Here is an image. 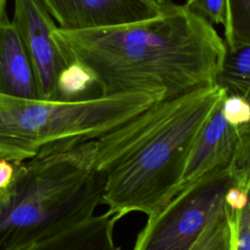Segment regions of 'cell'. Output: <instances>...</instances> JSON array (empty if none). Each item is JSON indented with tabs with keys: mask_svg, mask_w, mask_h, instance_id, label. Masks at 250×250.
Segmentation results:
<instances>
[{
	"mask_svg": "<svg viewBox=\"0 0 250 250\" xmlns=\"http://www.w3.org/2000/svg\"><path fill=\"white\" fill-rule=\"evenodd\" d=\"M215 84L226 94L241 96L250 104V45L234 49L226 47Z\"/></svg>",
	"mask_w": 250,
	"mask_h": 250,
	"instance_id": "11",
	"label": "cell"
},
{
	"mask_svg": "<svg viewBox=\"0 0 250 250\" xmlns=\"http://www.w3.org/2000/svg\"><path fill=\"white\" fill-rule=\"evenodd\" d=\"M222 111L226 120L236 128L250 122V104L241 96L226 94L222 101Z\"/></svg>",
	"mask_w": 250,
	"mask_h": 250,
	"instance_id": "18",
	"label": "cell"
},
{
	"mask_svg": "<svg viewBox=\"0 0 250 250\" xmlns=\"http://www.w3.org/2000/svg\"><path fill=\"white\" fill-rule=\"evenodd\" d=\"M248 189L243 185L237 181L233 183L226 191L224 201L225 205L230 210H240L242 209L248 201Z\"/></svg>",
	"mask_w": 250,
	"mask_h": 250,
	"instance_id": "19",
	"label": "cell"
},
{
	"mask_svg": "<svg viewBox=\"0 0 250 250\" xmlns=\"http://www.w3.org/2000/svg\"><path fill=\"white\" fill-rule=\"evenodd\" d=\"M15 163L0 190V250H22L94 215L105 179L94 165V139L42 148Z\"/></svg>",
	"mask_w": 250,
	"mask_h": 250,
	"instance_id": "3",
	"label": "cell"
},
{
	"mask_svg": "<svg viewBox=\"0 0 250 250\" xmlns=\"http://www.w3.org/2000/svg\"><path fill=\"white\" fill-rule=\"evenodd\" d=\"M232 243L231 221L224 204L188 250H233Z\"/></svg>",
	"mask_w": 250,
	"mask_h": 250,
	"instance_id": "14",
	"label": "cell"
},
{
	"mask_svg": "<svg viewBox=\"0 0 250 250\" xmlns=\"http://www.w3.org/2000/svg\"><path fill=\"white\" fill-rule=\"evenodd\" d=\"M102 97L93 73L82 63L71 61L59 74L56 101L78 102Z\"/></svg>",
	"mask_w": 250,
	"mask_h": 250,
	"instance_id": "12",
	"label": "cell"
},
{
	"mask_svg": "<svg viewBox=\"0 0 250 250\" xmlns=\"http://www.w3.org/2000/svg\"><path fill=\"white\" fill-rule=\"evenodd\" d=\"M160 92H131L78 102L0 95V155L13 162L58 143L97 139L156 102Z\"/></svg>",
	"mask_w": 250,
	"mask_h": 250,
	"instance_id": "4",
	"label": "cell"
},
{
	"mask_svg": "<svg viewBox=\"0 0 250 250\" xmlns=\"http://www.w3.org/2000/svg\"><path fill=\"white\" fill-rule=\"evenodd\" d=\"M222 101L201 128L190 148L178 192L207 173L229 166L233 160L238 144V129L224 117Z\"/></svg>",
	"mask_w": 250,
	"mask_h": 250,
	"instance_id": "8",
	"label": "cell"
},
{
	"mask_svg": "<svg viewBox=\"0 0 250 250\" xmlns=\"http://www.w3.org/2000/svg\"><path fill=\"white\" fill-rule=\"evenodd\" d=\"M15 163L0 155V190L6 188L15 174Z\"/></svg>",
	"mask_w": 250,
	"mask_h": 250,
	"instance_id": "20",
	"label": "cell"
},
{
	"mask_svg": "<svg viewBox=\"0 0 250 250\" xmlns=\"http://www.w3.org/2000/svg\"><path fill=\"white\" fill-rule=\"evenodd\" d=\"M228 210L232 227L233 250H250V192L248 201L242 209Z\"/></svg>",
	"mask_w": 250,
	"mask_h": 250,
	"instance_id": "16",
	"label": "cell"
},
{
	"mask_svg": "<svg viewBox=\"0 0 250 250\" xmlns=\"http://www.w3.org/2000/svg\"><path fill=\"white\" fill-rule=\"evenodd\" d=\"M225 43L228 49L250 45V0H227Z\"/></svg>",
	"mask_w": 250,
	"mask_h": 250,
	"instance_id": "13",
	"label": "cell"
},
{
	"mask_svg": "<svg viewBox=\"0 0 250 250\" xmlns=\"http://www.w3.org/2000/svg\"><path fill=\"white\" fill-rule=\"evenodd\" d=\"M13 21L31 58L40 99L56 101L58 76L71 61L53 36L54 19L40 0H14Z\"/></svg>",
	"mask_w": 250,
	"mask_h": 250,
	"instance_id": "6",
	"label": "cell"
},
{
	"mask_svg": "<svg viewBox=\"0 0 250 250\" xmlns=\"http://www.w3.org/2000/svg\"><path fill=\"white\" fill-rule=\"evenodd\" d=\"M53 36L70 61L93 73L101 96L160 92L171 99L214 85L226 54L211 22L171 1L154 19L81 30L57 26Z\"/></svg>",
	"mask_w": 250,
	"mask_h": 250,
	"instance_id": "1",
	"label": "cell"
},
{
	"mask_svg": "<svg viewBox=\"0 0 250 250\" xmlns=\"http://www.w3.org/2000/svg\"><path fill=\"white\" fill-rule=\"evenodd\" d=\"M235 182L229 165L186 186L157 213L147 217L133 250H188L223 209L225 193Z\"/></svg>",
	"mask_w": 250,
	"mask_h": 250,
	"instance_id": "5",
	"label": "cell"
},
{
	"mask_svg": "<svg viewBox=\"0 0 250 250\" xmlns=\"http://www.w3.org/2000/svg\"><path fill=\"white\" fill-rule=\"evenodd\" d=\"M0 95L41 100L31 58L8 18L0 24Z\"/></svg>",
	"mask_w": 250,
	"mask_h": 250,
	"instance_id": "9",
	"label": "cell"
},
{
	"mask_svg": "<svg viewBox=\"0 0 250 250\" xmlns=\"http://www.w3.org/2000/svg\"><path fill=\"white\" fill-rule=\"evenodd\" d=\"M156 4H158L159 6H162V5H164V4H166L167 2H169L170 0H153Z\"/></svg>",
	"mask_w": 250,
	"mask_h": 250,
	"instance_id": "22",
	"label": "cell"
},
{
	"mask_svg": "<svg viewBox=\"0 0 250 250\" xmlns=\"http://www.w3.org/2000/svg\"><path fill=\"white\" fill-rule=\"evenodd\" d=\"M59 27L81 30L130 24L158 17L153 0H40Z\"/></svg>",
	"mask_w": 250,
	"mask_h": 250,
	"instance_id": "7",
	"label": "cell"
},
{
	"mask_svg": "<svg viewBox=\"0 0 250 250\" xmlns=\"http://www.w3.org/2000/svg\"><path fill=\"white\" fill-rule=\"evenodd\" d=\"M225 95L214 84L161 100L94 139L108 214L117 221L131 212L150 217L178 193L190 148Z\"/></svg>",
	"mask_w": 250,
	"mask_h": 250,
	"instance_id": "2",
	"label": "cell"
},
{
	"mask_svg": "<svg viewBox=\"0 0 250 250\" xmlns=\"http://www.w3.org/2000/svg\"><path fill=\"white\" fill-rule=\"evenodd\" d=\"M6 4H7V0H0V24L7 18V16H6Z\"/></svg>",
	"mask_w": 250,
	"mask_h": 250,
	"instance_id": "21",
	"label": "cell"
},
{
	"mask_svg": "<svg viewBox=\"0 0 250 250\" xmlns=\"http://www.w3.org/2000/svg\"><path fill=\"white\" fill-rule=\"evenodd\" d=\"M117 219L107 212L95 216L22 250H121L113 229Z\"/></svg>",
	"mask_w": 250,
	"mask_h": 250,
	"instance_id": "10",
	"label": "cell"
},
{
	"mask_svg": "<svg viewBox=\"0 0 250 250\" xmlns=\"http://www.w3.org/2000/svg\"><path fill=\"white\" fill-rule=\"evenodd\" d=\"M238 129V144L230 164L236 181L245 184L250 181V122Z\"/></svg>",
	"mask_w": 250,
	"mask_h": 250,
	"instance_id": "15",
	"label": "cell"
},
{
	"mask_svg": "<svg viewBox=\"0 0 250 250\" xmlns=\"http://www.w3.org/2000/svg\"><path fill=\"white\" fill-rule=\"evenodd\" d=\"M184 5L212 24L227 23V0H186Z\"/></svg>",
	"mask_w": 250,
	"mask_h": 250,
	"instance_id": "17",
	"label": "cell"
}]
</instances>
